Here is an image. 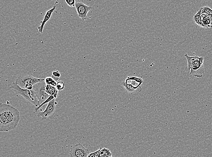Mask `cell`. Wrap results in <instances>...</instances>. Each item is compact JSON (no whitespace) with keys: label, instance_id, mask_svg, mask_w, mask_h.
I'll return each mask as SVG.
<instances>
[{"label":"cell","instance_id":"cell-1","mask_svg":"<svg viewBox=\"0 0 212 157\" xmlns=\"http://www.w3.org/2000/svg\"><path fill=\"white\" fill-rule=\"evenodd\" d=\"M187 60L186 70L190 76L197 78H202L205 73L203 56H190L185 55Z\"/></svg>","mask_w":212,"mask_h":157},{"label":"cell","instance_id":"cell-2","mask_svg":"<svg viewBox=\"0 0 212 157\" xmlns=\"http://www.w3.org/2000/svg\"><path fill=\"white\" fill-rule=\"evenodd\" d=\"M10 88L17 94L24 97L27 101L35 105L36 107L39 106L38 93L34 89L28 90L26 89L22 88L15 82L13 83L10 86Z\"/></svg>","mask_w":212,"mask_h":157},{"label":"cell","instance_id":"cell-3","mask_svg":"<svg viewBox=\"0 0 212 157\" xmlns=\"http://www.w3.org/2000/svg\"><path fill=\"white\" fill-rule=\"evenodd\" d=\"M0 113L3 114L8 120L15 128L16 127L20 120L19 111L16 108L9 104H2L0 105Z\"/></svg>","mask_w":212,"mask_h":157},{"label":"cell","instance_id":"cell-4","mask_svg":"<svg viewBox=\"0 0 212 157\" xmlns=\"http://www.w3.org/2000/svg\"><path fill=\"white\" fill-rule=\"evenodd\" d=\"M144 81L141 77L136 76L128 77L122 82V85L126 91L130 94L136 92V90L143 83Z\"/></svg>","mask_w":212,"mask_h":157},{"label":"cell","instance_id":"cell-5","mask_svg":"<svg viewBox=\"0 0 212 157\" xmlns=\"http://www.w3.org/2000/svg\"><path fill=\"white\" fill-rule=\"evenodd\" d=\"M45 81V79L38 78L35 77L31 75H22L18 77L16 79L15 82L22 88L25 87V86L28 84H31L34 85L39 83Z\"/></svg>","mask_w":212,"mask_h":157},{"label":"cell","instance_id":"cell-6","mask_svg":"<svg viewBox=\"0 0 212 157\" xmlns=\"http://www.w3.org/2000/svg\"><path fill=\"white\" fill-rule=\"evenodd\" d=\"M69 155L70 157H88L89 150L79 143L71 147Z\"/></svg>","mask_w":212,"mask_h":157},{"label":"cell","instance_id":"cell-7","mask_svg":"<svg viewBox=\"0 0 212 157\" xmlns=\"http://www.w3.org/2000/svg\"><path fill=\"white\" fill-rule=\"evenodd\" d=\"M79 18H81L82 20H85L87 17L88 12L93 8L88 6L85 4L84 3L77 0L76 1L75 6Z\"/></svg>","mask_w":212,"mask_h":157},{"label":"cell","instance_id":"cell-8","mask_svg":"<svg viewBox=\"0 0 212 157\" xmlns=\"http://www.w3.org/2000/svg\"><path fill=\"white\" fill-rule=\"evenodd\" d=\"M55 99L56 98H54L48 104L44 111L39 112L37 116L41 118L42 120H45L52 116L55 112L56 106L57 105V102L55 101Z\"/></svg>","mask_w":212,"mask_h":157},{"label":"cell","instance_id":"cell-9","mask_svg":"<svg viewBox=\"0 0 212 157\" xmlns=\"http://www.w3.org/2000/svg\"><path fill=\"white\" fill-rule=\"evenodd\" d=\"M15 129L13 125L8 120L5 116L0 113V132H7Z\"/></svg>","mask_w":212,"mask_h":157},{"label":"cell","instance_id":"cell-10","mask_svg":"<svg viewBox=\"0 0 212 157\" xmlns=\"http://www.w3.org/2000/svg\"><path fill=\"white\" fill-rule=\"evenodd\" d=\"M56 8V6H54L51 9L47 11L45 15H44L43 20L41 22L40 26H39L38 30L39 33H43L44 29V26H45L46 23L51 18L53 12L55 11Z\"/></svg>","mask_w":212,"mask_h":157},{"label":"cell","instance_id":"cell-11","mask_svg":"<svg viewBox=\"0 0 212 157\" xmlns=\"http://www.w3.org/2000/svg\"><path fill=\"white\" fill-rule=\"evenodd\" d=\"M201 23L204 26V28H210L212 27V17L205 14H201Z\"/></svg>","mask_w":212,"mask_h":157},{"label":"cell","instance_id":"cell-12","mask_svg":"<svg viewBox=\"0 0 212 157\" xmlns=\"http://www.w3.org/2000/svg\"><path fill=\"white\" fill-rule=\"evenodd\" d=\"M49 97V95L46 91L45 86H43L40 89L39 93L37 94V97L39 99V106Z\"/></svg>","mask_w":212,"mask_h":157},{"label":"cell","instance_id":"cell-13","mask_svg":"<svg viewBox=\"0 0 212 157\" xmlns=\"http://www.w3.org/2000/svg\"><path fill=\"white\" fill-rule=\"evenodd\" d=\"M45 89L47 93L49 96L53 95L55 97V98L58 97V90L56 88V87L51 85H46Z\"/></svg>","mask_w":212,"mask_h":157},{"label":"cell","instance_id":"cell-14","mask_svg":"<svg viewBox=\"0 0 212 157\" xmlns=\"http://www.w3.org/2000/svg\"><path fill=\"white\" fill-rule=\"evenodd\" d=\"M202 7L195 14L193 15V20L194 22L197 25H198V26L204 28V26H203L202 23H201V19H200L201 18V14H202Z\"/></svg>","mask_w":212,"mask_h":157},{"label":"cell","instance_id":"cell-15","mask_svg":"<svg viewBox=\"0 0 212 157\" xmlns=\"http://www.w3.org/2000/svg\"><path fill=\"white\" fill-rule=\"evenodd\" d=\"M54 98H55V97H54L53 95H50V96H49V97H48L47 99H46L45 101H44V102H43V103H42L40 105H39V106H38V107H36V108H35V112H37L39 110V109H40V108H41L44 105H45L47 104H48L49 102H51L52 100H53V99H54Z\"/></svg>","mask_w":212,"mask_h":157},{"label":"cell","instance_id":"cell-16","mask_svg":"<svg viewBox=\"0 0 212 157\" xmlns=\"http://www.w3.org/2000/svg\"><path fill=\"white\" fill-rule=\"evenodd\" d=\"M46 85H49L56 87L57 85V82L52 77H47L45 79Z\"/></svg>","mask_w":212,"mask_h":157},{"label":"cell","instance_id":"cell-17","mask_svg":"<svg viewBox=\"0 0 212 157\" xmlns=\"http://www.w3.org/2000/svg\"><path fill=\"white\" fill-rule=\"evenodd\" d=\"M202 14H205L212 17V9L209 7H202Z\"/></svg>","mask_w":212,"mask_h":157},{"label":"cell","instance_id":"cell-18","mask_svg":"<svg viewBox=\"0 0 212 157\" xmlns=\"http://www.w3.org/2000/svg\"><path fill=\"white\" fill-rule=\"evenodd\" d=\"M101 154L104 155L108 156L111 157L112 156V154L110 150L106 148L102 149L101 151Z\"/></svg>","mask_w":212,"mask_h":157},{"label":"cell","instance_id":"cell-19","mask_svg":"<svg viewBox=\"0 0 212 157\" xmlns=\"http://www.w3.org/2000/svg\"><path fill=\"white\" fill-rule=\"evenodd\" d=\"M61 76V74L58 71H53L52 73V78L56 81L58 82L59 80V78Z\"/></svg>","mask_w":212,"mask_h":157},{"label":"cell","instance_id":"cell-20","mask_svg":"<svg viewBox=\"0 0 212 157\" xmlns=\"http://www.w3.org/2000/svg\"><path fill=\"white\" fill-rule=\"evenodd\" d=\"M65 86V84L64 81H59L57 82V85H56V87L58 91L64 89Z\"/></svg>","mask_w":212,"mask_h":157},{"label":"cell","instance_id":"cell-21","mask_svg":"<svg viewBox=\"0 0 212 157\" xmlns=\"http://www.w3.org/2000/svg\"><path fill=\"white\" fill-rule=\"evenodd\" d=\"M65 2L69 6L73 7L75 6L76 0H65Z\"/></svg>","mask_w":212,"mask_h":157},{"label":"cell","instance_id":"cell-22","mask_svg":"<svg viewBox=\"0 0 212 157\" xmlns=\"http://www.w3.org/2000/svg\"><path fill=\"white\" fill-rule=\"evenodd\" d=\"M24 89H28V90H32V89H33V85L31 84H26L25 86Z\"/></svg>","mask_w":212,"mask_h":157},{"label":"cell","instance_id":"cell-23","mask_svg":"<svg viewBox=\"0 0 212 157\" xmlns=\"http://www.w3.org/2000/svg\"><path fill=\"white\" fill-rule=\"evenodd\" d=\"M103 157H111L108 156L104 155H103Z\"/></svg>","mask_w":212,"mask_h":157},{"label":"cell","instance_id":"cell-24","mask_svg":"<svg viewBox=\"0 0 212 157\" xmlns=\"http://www.w3.org/2000/svg\"></svg>","mask_w":212,"mask_h":157}]
</instances>
